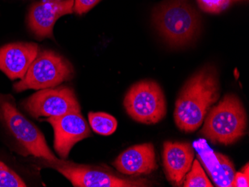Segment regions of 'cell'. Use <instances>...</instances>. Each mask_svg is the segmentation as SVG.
Listing matches in <instances>:
<instances>
[{"label":"cell","mask_w":249,"mask_h":187,"mask_svg":"<svg viewBox=\"0 0 249 187\" xmlns=\"http://www.w3.org/2000/svg\"><path fill=\"white\" fill-rule=\"evenodd\" d=\"M201 134L213 144H233L246 135V111L235 95H227L211 108Z\"/></svg>","instance_id":"obj_2"},{"label":"cell","mask_w":249,"mask_h":187,"mask_svg":"<svg viewBox=\"0 0 249 187\" xmlns=\"http://www.w3.org/2000/svg\"><path fill=\"white\" fill-rule=\"evenodd\" d=\"M155 26L171 45L184 46L199 31L198 14L186 0H169L158 7L153 15Z\"/></svg>","instance_id":"obj_3"},{"label":"cell","mask_w":249,"mask_h":187,"mask_svg":"<svg viewBox=\"0 0 249 187\" xmlns=\"http://www.w3.org/2000/svg\"><path fill=\"white\" fill-rule=\"evenodd\" d=\"M190 171L186 174L184 187H213L205 171L201 167L199 160H196L193 163Z\"/></svg>","instance_id":"obj_16"},{"label":"cell","mask_w":249,"mask_h":187,"mask_svg":"<svg viewBox=\"0 0 249 187\" xmlns=\"http://www.w3.org/2000/svg\"><path fill=\"white\" fill-rule=\"evenodd\" d=\"M54 130V149L63 160L69 156L72 147L79 141L89 137V125L81 113H68L60 117L46 119Z\"/></svg>","instance_id":"obj_9"},{"label":"cell","mask_w":249,"mask_h":187,"mask_svg":"<svg viewBox=\"0 0 249 187\" xmlns=\"http://www.w3.org/2000/svg\"><path fill=\"white\" fill-rule=\"evenodd\" d=\"M73 67L61 54L50 50L39 51L23 79L14 85L15 91L55 87L73 78Z\"/></svg>","instance_id":"obj_4"},{"label":"cell","mask_w":249,"mask_h":187,"mask_svg":"<svg viewBox=\"0 0 249 187\" xmlns=\"http://www.w3.org/2000/svg\"><path fill=\"white\" fill-rule=\"evenodd\" d=\"M113 165L127 175L150 174L158 169L155 148L152 143L136 145L120 153Z\"/></svg>","instance_id":"obj_14"},{"label":"cell","mask_w":249,"mask_h":187,"mask_svg":"<svg viewBox=\"0 0 249 187\" xmlns=\"http://www.w3.org/2000/svg\"><path fill=\"white\" fill-rule=\"evenodd\" d=\"M26 184L16 172L0 161V187H26Z\"/></svg>","instance_id":"obj_17"},{"label":"cell","mask_w":249,"mask_h":187,"mask_svg":"<svg viewBox=\"0 0 249 187\" xmlns=\"http://www.w3.org/2000/svg\"><path fill=\"white\" fill-rule=\"evenodd\" d=\"M22 106L34 118L60 117L68 113H81L73 90L68 86L38 90L22 102Z\"/></svg>","instance_id":"obj_8"},{"label":"cell","mask_w":249,"mask_h":187,"mask_svg":"<svg viewBox=\"0 0 249 187\" xmlns=\"http://www.w3.org/2000/svg\"><path fill=\"white\" fill-rule=\"evenodd\" d=\"M249 187V163L240 172L235 173L231 187Z\"/></svg>","instance_id":"obj_19"},{"label":"cell","mask_w":249,"mask_h":187,"mask_svg":"<svg viewBox=\"0 0 249 187\" xmlns=\"http://www.w3.org/2000/svg\"><path fill=\"white\" fill-rule=\"evenodd\" d=\"M194 156L195 149L189 142H165L163 166L168 181L175 186L181 185L191 169Z\"/></svg>","instance_id":"obj_12"},{"label":"cell","mask_w":249,"mask_h":187,"mask_svg":"<svg viewBox=\"0 0 249 187\" xmlns=\"http://www.w3.org/2000/svg\"><path fill=\"white\" fill-rule=\"evenodd\" d=\"M42 161L46 167L61 173L75 187H145L150 185L146 179L120 178L103 169L76 164L63 159L57 161L43 159Z\"/></svg>","instance_id":"obj_6"},{"label":"cell","mask_w":249,"mask_h":187,"mask_svg":"<svg viewBox=\"0 0 249 187\" xmlns=\"http://www.w3.org/2000/svg\"><path fill=\"white\" fill-rule=\"evenodd\" d=\"M219 98L216 69L202 68L186 82L176 100L174 119L178 128L187 133L196 131Z\"/></svg>","instance_id":"obj_1"},{"label":"cell","mask_w":249,"mask_h":187,"mask_svg":"<svg viewBox=\"0 0 249 187\" xmlns=\"http://www.w3.org/2000/svg\"><path fill=\"white\" fill-rule=\"evenodd\" d=\"M2 110L5 125L30 154L50 161L59 160L50 150L41 131L18 111L15 103L5 102Z\"/></svg>","instance_id":"obj_7"},{"label":"cell","mask_w":249,"mask_h":187,"mask_svg":"<svg viewBox=\"0 0 249 187\" xmlns=\"http://www.w3.org/2000/svg\"><path fill=\"white\" fill-rule=\"evenodd\" d=\"M200 8L208 13L217 14L227 8L231 0H197Z\"/></svg>","instance_id":"obj_18"},{"label":"cell","mask_w":249,"mask_h":187,"mask_svg":"<svg viewBox=\"0 0 249 187\" xmlns=\"http://www.w3.org/2000/svg\"><path fill=\"white\" fill-rule=\"evenodd\" d=\"M89 125L96 134L104 136L111 135L117 128V121L113 116L103 112H89Z\"/></svg>","instance_id":"obj_15"},{"label":"cell","mask_w":249,"mask_h":187,"mask_svg":"<svg viewBox=\"0 0 249 187\" xmlns=\"http://www.w3.org/2000/svg\"><path fill=\"white\" fill-rule=\"evenodd\" d=\"M5 102H11L15 103V99L11 95H5L0 93V121L2 122H4L2 105Z\"/></svg>","instance_id":"obj_21"},{"label":"cell","mask_w":249,"mask_h":187,"mask_svg":"<svg viewBox=\"0 0 249 187\" xmlns=\"http://www.w3.org/2000/svg\"><path fill=\"white\" fill-rule=\"evenodd\" d=\"M100 0H75L73 11L78 15H82L89 12Z\"/></svg>","instance_id":"obj_20"},{"label":"cell","mask_w":249,"mask_h":187,"mask_svg":"<svg viewBox=\"0 0 249 187\" xmlns=\"http://www.w3.org/2000/svg\"><path fill=\"white\" fill-rule=\"evenodd\" d=\"M39 47L37 43H8L0 47V70L11 80L23 79L31 64L37 58Z\"/></svg>","instance_id":"obj_11"},{"label":"cell","mask_w":249,"mask_h":187,"mask_svg":"<svg viewBox=\"0 0 249 187\" xmlns=\"http://www.w3.org/2000/svg\"><path fill=\"white\" fill-rule=\"evenodd\" d=\"M124 106L133 119L147 125L158 123L166 114L164 93L153 81H142L133 85L125 95Z\"/></svg>","instance_id":"obj_5"},{"label":"cell","mask_w":249,"mask_h":187,"mask_svg":"<svg viewBox=\"0 0 249 187\" xmlns=\"http://www.w3.org/2000/svg\"><path fill=\"white\" fill-rule=\"evenodd\" d=\"M197 157L216 187H231L234 177V166L229 157L222 153L214 152L205 139L194 142Z\"/></svg>","instance_id":"obj_13"},{"label":"cell","mask_w":249,"mask_h":187,"mask_svg":"<svg viewBox=\"0 0 249 187\" xmlns=\"http://www.w3.org/2000/svg\"><path fill=\"white\" fill-rule=\"evenodd\" d=\"M75 0H43L34 4L28 15V24L39 40L53 39L56 21L73 12Z\"/></svg>","instance_id":"obj_10"}]
</instances>
